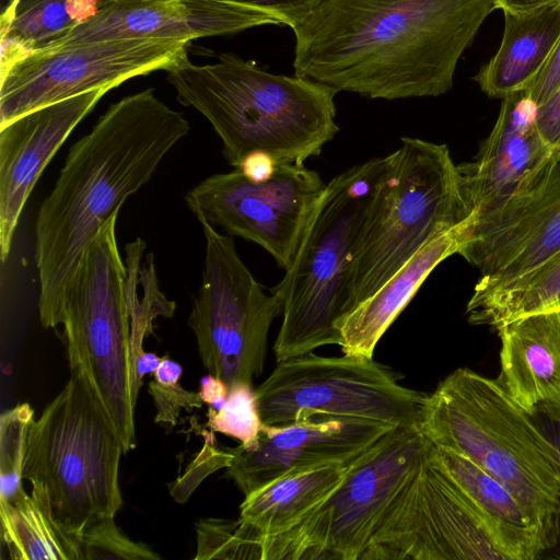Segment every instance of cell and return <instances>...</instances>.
<instances>
[{"mask_svg":"<svg viewBox=\"0 0 560 560\" xmlns=\"http://www.w3.org/2000/svg\"><path fill=\"white\" fill-rule=\"evenodd\" d=\"M203 404L210 409H220L226 400L229 386L219 377L208 374L200 380V389L198 392Z\"/></svg>","mask_w":560,"mask_h":560,"instance_id":"38","label":"cell"},{"mask_svg":"<svg viewBox=\"0 0 560 560\" xmlns=\"http://www.w3.org/2000/svg\"><path fill=\"white\" fill-rule=\"evenodd\" d=\"M559 0H494L495 9L503 13H522L532 11Z\"/></svg>","mask_w":560,"mask_h":560,"instance_id":"41","label":"cell"},{"mask_svg":"<svg viewBox=\"0 0 560 560\" xmlns=\"http://www.w3.org/2000/svg\"><path fill=\"white\" fill-rule=\"evenodd\" d=\"M278 162L265 151H253L246 154L236 170L247 179L261 183L269 179L276 172Z\"/></svg>","mask_w":560,"mask_h":560,"instance_id":"36","label":"cell"},{"mask_svg":"<svg viewBox=\"0 0 560 560\" xmlns=\"http://www.w3.org/2000/svg\"><path fill=\"white\" fill-rule=\"evenodd\" d=\"M359 457L348 463L292 471L264 485L244 497L238 520L257 535L259 547L261 540L299 525L330 497Z\"/></svg>","mask_w":560,"mask_h":560,"instance_id":"23","label":"cell"},{"mask_svg":"<svg viewBox=\"0 0 560 560\" xmlns=\"http://www.w3.org/2000/svg\"><path fill=\"white\" fill-rule=\"evenodd\" d=\"M388 155L355 246L350 313L433 237L469 219L446 144L404 137Z\"/></svg>","mask_w":560,"mask_h":560,"instance_id":"6","label":"cell"},{"mask_svg":"<svg viewBox=\"0 0 560 560\" xmlns=\"http://www.w3.org/2000/svg\"><path fill=\"white\" fill-rule=\"evenodd\" d=\"M190 130L149 88L112 104L69 149L35 222L38 314L62 325L72 280L105 222L156 172Z\"/></svg>","mask_w":560,"mask_h":560,"instance_id":"2","label":"cell"},{"mask_svg":"<svg viewBox=\"0 0 560 560\" xmlns=\"http://www.w3.org/2000/svg\"><path fill=\"white\" fill-rule=\"evenodd\" d=\"M536 126L544 141L560 151V88L537 107Z\"/></svg>","mask_w":560,"mask_h":560,"instance_id":"34","label":"cell"},{"mask_svg":"<svg viewBox=\"0 0 560 560\" xmlns=\"http://www.w3.org/2000/svg\"><path fill=\"white\" fill-rule=\"evenodd\" d=\"M264 424L283 425L328 417L418 425L427 394L372 359L313 352L278 361L255 389Z\"/></svg>","mask_w":560,"mask_h":560,"instance_id":"10","label":"cell"},{"mask_svg":"<svg viewBox=\"0 0 560 560\" xmlns=\"http://www.w3.org/2000/svg\"><path fill=\"white\" fill-rule=\"evenodd\" d=\"M560 88V39L547 65L527 89L530 100L538 107Z\"/></svg>","mask_w":560,"mask_h":560,"instance_id":"35","label":"cell"},{"mask_svg":"<svg viewBox=\"0 0 560 560\" xmlns=\"http://www.w3.org/2000/svg\"><path fill=\"white\" fill-rule=\"evenodd\" d=\"M498 381L528 413L540 405L560 408V310L518 317L498 327Z\"/></svg>","mask_w":560,"mask_h":560,"instance_id":"20","label":"cell"},{"mask_svg":"<svg viewBox=\"0 0 560 560\" xmlns=\"http://www.w3.org/2000/svg\"><path fill=\"white\" fill-rule=\"evenodd\" d=\"M109 90L59 101L0 126V258L5 262L26 201L72 130Z\"/></svg>","mask_w":560,"mask_h":560,"instance_id":"19","label":"cell"},{"mask_svg":"<svg viewBox=\"0 0 560 560\" xmlns=\"http://www.w3.org/2000/svg\"><path fill=\"white\" fill-rule=\"evenodd\" d=\"M82 560H155L160 556L149 546L131 540L116 525L115 517H106L81 535Z\"/></svg>","mask_w":560,"mask_h":560,"instance_id":"31","label":"cell"},{"mask_svg":"<svg viewBox=\"0 0 560 560\" xmlns=\"http://www.w3.org/2000/svg\"><path fill=\"white\" fill-rule=\"evenodd\" d=\"M436 447L469 459L527 514L544 551L560 537V460L530 413L498 380L458 368L427 395L418 423Z\"/></svg>","mask_w":560,"mask_h":560,"instance_id":"3","label":"cell"},{"mask_svg":"<svg viewBox=\"0 0 560 560\" xmlns=\"http://www.w3.org/2000/svg\"><path fill=\"white\" fill-rule=\"evenodd\" d=\"M120 438L85 376L71 372L61 392L33 420L23 479L47 494L54 517L81 535L122 505Z\"/></svg>","mask_w":560,"mask_h":560,"instance_id":"7","label":"cell"},{"mask_svg":"<svg viewBox=\"0 0 560 560\" xmlns=\"http://www.w3.org/2000/svg\"><path fill=\"white\" fill-rule=\"evenodd\" d=\"M465 223L433 237L342 320L339 345L342 354L373 358L380 339L409 304L429 275L440 262L456 254Z\"/></svg>","mask_w":560,"mask_h":560,"instance_id":"21","label":"cell"},{"mask_svg":"<svg viewBox=\"0 0 560 560\" xmlns=\"http://www.w3.org/2000/svg\"><path fill=\"white\" fill-rule=\"evenodd\" d=\"M252 7L276 18L292 30L302 23L324 0H225Z\"/></svg>","mask_w":560,"mask_h":560,"instance_id":"33","label":"cell"},{"mask_svg":"<svg viewBox=\"0 0 560 560\" xmlns=\"http://www.w3.org/2000/svg\"><path fill=\"white\" fill-rule=\"evenodd\" d=\"M431 442L398 427L364 452L338 489L299 525L259 542L260 560H360L394 498Z\"/></svg>","mask_w":560,"mask_h":560,"instance_id":"9","label":"cell"},{"mask_svg":"<svg viewBox=\"0 0 560 560\" xmlns=\"http://www.w3.org/2000/svg\"><path fill=\"white\" fill-rule=\"evenodd\" d=\"M148 390L156 408L155 422L168 424L171 428L176 424L183 408L190 411L203 404L198 393L189 392L178 383L163 386L153 380Z\"/></svg>","mask_w":560,"mask_h":560,"instance_id":"32","label":"cell"},{"mask_svg":"<svg viewBox=\"0 0 560 560\" xmlns=\"http://www.w3.org/2000/svg\"><path fill=\"white\" fill-rule=\"evenodd\" d=\"M530 415L555 447L560 460V408L540 405Z\"/></svg>","mask_w":560,"mask_h":560,"instance_id":"37","label":"cell"},{"mask_svg":"<svg viewBox=\"0 0 560 560\" xmlns=\"http://www.w3.org/2000/svg\"><path fill=\"white\" fill-rule=\"evenodd\" d=\"M200 224L206 240L203 271L188 326L208 373L229 387L253 384L264 371L269 330L281 307L244 264L233 236L208 222Z\"/></svg>","mask_w":560,"mask_h":560,"instance_id":"11","label":"cell"},{"mask_svg":"<svg viewBox=\"0 0 560 560\" xmlns=\"http://www.w3.org/2000/svg\"><path fill=\"white\" fill-rule=\"evenodd\" d=\"M269 24L281 25L269 13L225 0H102L93 18L49 47L125 38L191 42Z\"/></svg>","mask_w":560,"mask_h":560,"instance_id":"18","label":"cell"},{"mask_svg":"<svg viewBox=\"0 0 560 560\" xmlns=\"http://www.w3.org/2000/svg\"><path fill=\"white\" fill-rule=\"evenodd\" d=\"M1 537L14 560H82L80 535L52 515L46 492L32 485L13 501L0 500Z\"/></svg>","mask_w":560,"mask_h":560,"instance_id":"25","label":"cell"},{"mask_svg":"<svg viewBox=\"0 0 560 560\" xmlns=\"http://www.w3.org/2000/svg\"><path fill=\"white\" fill-rule=\"evenodd\" d=\"M77 25L68 0H10L0 19V74L32 51L51 46Z\"/></svg>","mask_w":560,"mask_h":560,"instance_id":"27","label":"cell"},{"mask_svg":"<svg viewBox=\"0 0 560 560\" xmlns=\"http://www.w3.org/2000/svg\"><path fill=\"white\" fill-rule=\"evenodd\" d=\"M387 559L513 560L442 467L432 443L360 558Z\"/></svg>","mask_w":560,"mask_h":560,"instance_id":"12","label":"cell"},{"mask_svg":"<svg viewBox=\"0 0 560 560\" xmlns=\"http://www.w3.org/2000/svg\"><path fill=\"white\" fill-rule=\"evenodd\" d=\"M183 373V368L177 362L167 359H162L159 366L153 373L154 381L163 386H171L178 383Z\"/></svg>","mask_w":560,"mask_h":560,"instance_id":"40","label":"cell"},{"mask_svg":"<svg viewBox=\"0 0 560 560\" xmlns=\"http://www.w3.org/2000/svg\"><path fill=\"white\" fill-rule=\"evenodd\" d=\"M34 411L27 402L2 413L0 419V500L13 501L25 491L23 465Z\"/></svg>","mask_w":560,"mask_h":560,"instance_id":"28","label":"cell"},{"mask_svg":"<svg viewBox=\"0 0 560 560\" xmlns=\"http://www.w3.org/2000/svg\"><path fill=\"white\" fill-rule=\"evenodd\" d=\"M388 162L389 155L370 159L326 184L292 265L270 289L282 316L272 347L277 362L340 345L358 237Z\"/></svg>","mask_w":560,"mask_h":560,"instance_id":"5","label":"cell"},{"mask_svg":"<svg viewBox=\"0 0 560 560\" xmlns=\"http://www.w3.org/2000/svg\"><path fill=\"white\" fill-rule=\"evenodd\" d=\"M163 358H160L155 353L141 352L132 364L131 377H132V395L137 401L139 389L142 386V378L145 374L154 373L156 368Z\"/></svg>","mask_w":560,"mask_h":560,"instance_id":"39","label":"cell"},{"mask_svg":"<svg viewBox=\"0 0 560 560\" xmlns=\"http://www.w3.org/2000/svg\"><path fill=\"white\" fill-rule=\"evenodd\" d=\"M560 310V252L516 280L467 303L468 320L495 329L534 313Z\"/></svg>","mask_w":560,"mask_h":560,"instance_id":"26","label":"cell"},{"mask_svg":"<svg viewBox=\"0 0 560 560\" xmlns=\"http://www.w3.org/2000/svg\"><path fill=\"white\" fill-rule=\"evenodd\" d=\"M559 39L560 0L527 12L504 13L501 44L474 80L494 98L528 89Z\"/></svg>","mask_w":560,"mask_h":560,"instance_id":"22","label":"cell"},{"mask_svg":"<svg viewBox=\"0 0 560 560\" xmlns=\"http://www.w3.org/2000/svg\"><path fill=\"white\" fill-rule=\"evenodd\" d=\"M190 42L125 38L32 51L0 74V126L36 108L188 61Z\"/></svg>","mask_w":560,"mask_h":560,"instance_id":"13","label":"cell"},{"mask_svg":"<svg viewBox=\"0 0 560 560\" xmlns=\"http://www.w3.org/2000/svg\"><path fill=\"white\" fill-rule=\"evenodd\" d=\"M325 187L319 174L304 164L278 163L275 174L261 183L236 168L213 174L184 199L199 222L259 245L285 271Z\"/></svg>","mask_w":560,"mask_h":560,"instance_id":"14","label":"cell"},{"mask_svg":"<svg viewBox=\"0 0 560 560\" xmlns=\"http://www.w3.org/2000/svg\"><path fill=\"white\" fill-rule=\"evenodd\" d=\"M166 79L177 101L210 122L234 168L257 150L278 163L304 164L339 130L338 91L295 74L270 73L231 52L208 65L188 60L167 71Z\"/></svg>","mask_w":560,"mask_h":560,"instance_id":"4","label":"cell"},{"mask_svg":"<svg viewBox=\"0 0 560 560\" xmlns=\"http://www.w3.org/2000/svg\"><path fill=\"white\" fill-rule=\"evenodd\" d=\"M434 452L464 498L513 560H532L544 551L524 509L503 485L457 453L436 446Z\"/></svg>","mask_w":560,"mask_h":560,"instance_id":"24","label":"cell"},{"mask_svg":"<svg viewBox=\"0 0 560 560\" xmlns=\"http://www.w3.org/2000/svg\"><path fill=\"white\" fill-rule=\"evenodd\" d=\"M527 89L502 98L497 121L472 162L457 165L471 223L527 191L550 164L552 150L536 126Z\"/></svg>","mask_w":560,"mask_h":560,"instance_id":"17","label":"cell"},{"mask_svg":"<svg viewBox=\"0 0 560 560\" xmlns=\"http://www.w3.org/2000/svg\"><path fill=\"white\" fill-rule=\"evenodd\" d=\"M119 211L105 222L84 255L67 295L62 326L71 372L85 376L128 453L137 445V401L127 268L116 238Z\"/></svg>","mask_w":560,"mask_h":560,"instance_id":"8","label":"cell"},{"mask_svg":"<svg viewBox=\"0 0 560 560\" xmlns=\"http://www.w3.org/2000/svg\"><path fill=\"white\" fill-rule=\"evenodd\" d=\"M395 428L378 421L328 417L264 424L256 441L226 450L232 459L225 475L246 497L285 474L351 462Z\"/></svg>","mask_w":560,"mask_h":560,"instance_id":"16","label":"cell"},{"mask_svg":"<svg viewBox=\"0 0 560 560\" xmlns=\"http://www.w3.org/2000/svg\"><path fill=\"white\" fill-rule=\"evenodd\" d=\"M196 529V560L259 559L258 537L240 520L205 518Z\"/></svg>","mask_w":560,"mask_h":560,"instance_id":"29","label":"cell"},{"mask_svg":"<svg viewBox=\"0 0 560 560\" xmlns=\"http://www.w3.org/2000/svg\"><path fill=\"white\" fill-rule=\"evenodd\" d=\"M494 0H324L293 28L294 74L372 100L439 96Z\"/></svg>","mask_w":560,"mask_h":560,"instance_id":"1","label":"cell"},{"mask_svg":"<svg viewBox=\"0 0 560 560\" xmlns=\"http://www.w3.org/2000/svg\"><path fill=\"white\" fill-rule=\"evenodd\" d=\"M207 417L210 431L231 436L243 445L256 441L264 425L255 390L244 382L230 386L223 406L218 410L209 408Z\"/></svg>","mask_w":560,"mask_h":560,"instance_id":"30","label":"cell"},{"mask_svg":"<svg viewBox=\"0 0 560 560\" xmlns=\"http://www.w3.org/2000/svg\"><path fill=\"white\" fill-rule=\"evenodd\" d=\"M559 252L560 151L532 188L498 210L466 222L456 254L479 271L471 296H481Z\"/></svg>","mask_w":560,"mask_h":560,"instance_id":"15","label":"cell"}]
</instances>
